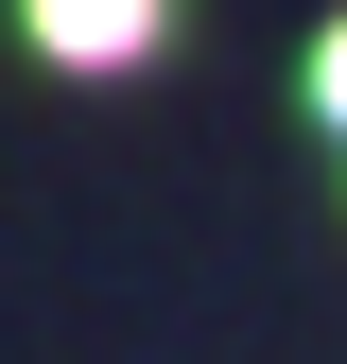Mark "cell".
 <instances>
[{"mask_svg": "<svg viewBox=\"0 0 347 364\" xmlns=\"http://www.w3.org/2000/svg\"><path fill=\"white\" fill-rule=\"evenodd\" d=\"M313 105H330V122H347V35H330V53H313Z\"/></svg>", "mask_w": 347, "mask_h": 364, "instance_id": "2", "label": "cell"}, {"mask_svg": "<svg viewBox=\"0 0 347 364\" xmlns=\"http://www.w3.org/2000/svg\"><path fill=\"white\" fill-rule=\"evenodd\" d=\"M35 53H70V70H122V53H156V0H35Z\"/></svg>", "mask_w": 347, "mask_h": 364, "instance_id": "1", "label": "cell"}]
</instances>
